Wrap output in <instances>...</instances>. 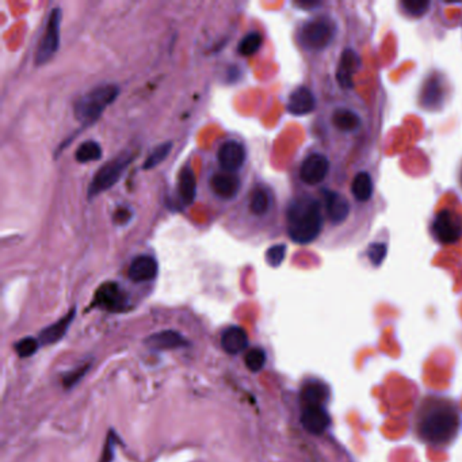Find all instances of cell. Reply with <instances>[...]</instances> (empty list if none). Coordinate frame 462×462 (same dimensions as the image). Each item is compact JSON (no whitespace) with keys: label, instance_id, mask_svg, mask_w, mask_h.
<instances>
[{"label":"cell","instance_id":"ba28073f","mask_svg":"<svg viewBox=\"0 0 462 462\" xmlns=\"http://www.w3.org/2000/svg\"><path fill=\"white\" fill-rule=\"evenodd\" d=\"M322 204H323L324 216L333 227L344 224L351 216V204L343 192L322 188Z\"/></svg>","mask_w":462,"mask_h":462},{"label":"cell","instance_id":"8fae6325","mask_svg":"<svg viewBox=\"0 0 462 462\" xmlns=\"http://www.w3.org/2000/svg\"><path fill=\"white\" fill-rule=\"evenodd\" d=\"M128 304V297L122 287L116 282L100 285L94 297V305L109 312H120Z\"/></svg>","mask_w":462,"mask_h":462},{"label":"cell","instance_id":"d4e9b609","mask_svg":"<svg viewBox=\"0 0 462 462\" xmlns=\"http://www.w3.org/2000/svg\"><path fill=\"white\" fill-rule=\"evenodd\" d=\"M171 148H173V142H163V144L157 145L149 153V156L145 159L142 168L144 170H151V168H155L156 166H159L160 163H163L167 159V156L170 155Z\"/></svg>","mask_w":462,"mask_h":462},{"label":"cell","instance_id":"e0dca14e","mask_svg":"<svg viewBox=\"0 0 462 462\" xmlns=\"http://www.w3.org/2000/svg\"><path fill=\"white\" fill-rule=\"evenodd\" d=\"M361 65V60L358 57V54L355 52H353L351 49L344 50V53L342 54V60H340V65L338 68L336 72V78L339 85L343 89H351L353 87V78L354 74L357 72V69Z\"/></svg>","mask_w":462,"mask_h":462},{"label":"cell","instance_id":"484cf974","mask_svg":"<svg viewBox=\"0 0 462 462\" xmlns=\"http://www.w3.org/2000/svg\"><path fill=\"white\" fill-rule=\"evenodd\" d=\"M262 47V36L258 32H252L248 33L239 44V53L241 56H252L255 54L259 47Z\"/></svg>","mask_w":462,"mask_h":462},{"label":"cell","instance_id":"44dd1931","mask_svg":"<svg viewBox=\"0 0 462 462\" xmlns=\"http://www.w3.org/2000/svg\"><path fill=\"white\" fill-rule=\"evenodd\" d=\"M178 194L181 201L185 205H191L195 199L197 195V181L192 170L186 166L185 168L179 174V181H178Z\"/></svg>","mask_w":462,"mask_h":462},{"label":"cell","instance_id":"7402d4cb","mask_svg":"<svg viewBox=\"0 0 462 462\" xmlns=\"http://www.w3.org/2000/svg\"><path fill=\"white\" fill-rule=\"evenodd\" d=\"M74 318H75V309H72L67 316H64L57 323L52 324L50 327L45 328L40 335V343L52 344V343H56L57 340H60L65 335V332H67L69 324L72 323Z\"/></svg>","mask_w":462,"mask_h":462},{"label":"cell","instance_id":"8992f818","mask_svg":"<svg viewBox=\"0 0 462 462\" xmlns=\"http://www.w3.org/2000/svg\"><path fill=\"white\" fill-rule=\"evenodd\" d=\"M430 234L443 245L462 240V216L453 209H441L430 223Z\"/></svg>","mask_w":462,"mask_h":462},{"label":"cell","instance_id":"277c9868","mask_svg":"<svg viewBox=\"0 0 462 462\" xmlns=\"http://www.w3.org/2000/svg\"><path fill=\"white\" fill-rule=\"evenodd\" d=\"M120 94V89L116 85H104L95 87L91 91L83 95L75 103V117L85 125L95 122L104 109L111 104Z\"/></svg>","mask_w":462,"mask_h":462},{"label":"cell","instance_id":"1f68e13d","mask_svg":"<svg viewBox=\"0 0 462 462\" xmlns=\"http://www.w3.org/2000/svg\"><path fill=\"white\" fill-rule=\"evenodd\" d=\"M131 219V212L126 209H118L114 214V221L117 224H125Z\"/></svg>","mask_w":462,"mask_h":462},{"label":"cell","instance_id":"7a4b0ae2","mask_svg":"<svg viewBox=\"0 0 462 462\" xmlns=\"http://www.w3.org/2000/svg\"><path fill=\"white\" fill-rule=\"evenodd\" d=\"M324 220L322 199L314 195H298L287 205V234L297 244L315 241L323 231Z\"/></svg>","mask_w":462,"mask_h":462},{"label":"cell","instance_id":"ffe728a7","mask_svg":"<svg viewBox=\"0 0 462 462\" xmlns=\"http://www.w3.org/2000/svg\"><path fill=\"white\" fill-rule=\"evenodd\" d=\"M351 197L358 202H369L374 192V184L369 173L361 171L354 175L350 186Z\"/></svg>","mask_w":462,"mask_h":462},{"label":"cell","instance_id":"d6a6232c","mask_svg":"<svg viewBox=\"0 0 462 462\" xmlns=\"http://www.w3.org/2000/svg\"><path fill=\"white\" fill-rule=\"evenodd\" d=\"M459 182H460L462 188V164L460 166V173H459Z\"/></svg>","mask_w":462,"mask_h":462},{"label":"cell","instance_id":"f546056e","mask_svg":"<svg viewBox=\"0 0 462 462\" xmlns=\"http://www.w3.org/2000/svg\"><path fill=\"white\" fill-rule=\"evenodd\" d=\"M400 6L407 12V15L417 18V16H421L427 11V8L430 7V1H420V0H417V1H403V3H400Z\"/></svg>","mask_w":462,"mask_h":462},{"label":"cell","instance_id":"f1b7e54d","mask_svg":"<svg viewBox=\"0 0 462 462\" xmlns=\"http://www.w3.org/2000/svg\"><path fill=\"white\" fill-rule=\"evenodd\" d=\"M285 255H286V245L285 244H277V245H273L267 250L266 261L270 266L278 267L283 262Z\"/></svg>","mask_w":462,"mask_h":462},{"label":"cell","instance_id":"52a82bcc","mask_svg":"<svg viewBox=\"0 0 462 462\" xmlns=\"http://www.w3.org/2000/svg\"><path fill=\"white\" fill-rule=\"evenodd\" d=\"M132 160L133 156L131 153H124L102 166L94 177L93 182L89 188V195L95 197L102 191L116 185Z\"/></svg>","mask_w":462,"mask_h":462},{"label":"cell","instance_id":"83f0119b","mask_svg":"<svg viewBox=\"0 0 462 462\" xmlns=\"http://www.w3.org/2000/svg\"><path fill=\"white\" fill-rule=\"evenodd\" d=\"M40 347V340L34 338H23L15 344V351L18 353L19 357L28 358L32 357Z\"/></svg>","mask_w":462,"mask_h":462},{"label":"cell","instance_id":"d6986e66","mask_svg":"<svg viewBox=\"0 0 462 462\" xmlns=\"http://www.w3.org/2000/svg\"><path fill=\"white\" fill-rule=\"evenodd\" d=\"M248 335L247 332L237 325L228 327L221 335V346L228 354H239L248 347Z\"/></svg>","mask_w":462,"mask_h":462},{"label":"cell","instance_id":"9c48e42d","mask_svg":"<svg viewBox=\"0 0 462 462\" xmlns=\"http://www.w3.org/2000/svg\"><path fill=\"white\" fill-rule=\"evenodd\" d=\"M60 21H61V11L60 8H54L50 12L47 19L45 33L38 44L36 52V64L44 65L57 52L60 44Z\"/></svg>","mask_w":462,"mask_h":462},{"label":"cell","instance_id":"4fadbf2b","mask_svg":"<svg viewBox=\"0 0 462 462\" xmlns=\"http://www.w3.org/2000/svg\"><path fill=\"white\" fill-rule=\"evenodd\" d=\"M245 157H247V152H245L244 145L236 140L226 141L220 146L219 153H217V159H219L221 168L228 173H234L240 170L244 166Z\"/></svg>","mask_w":462,"mask_h":462},{"label":"cell","instance_id":"5b68a950","mask_svg":"<svg viewBox=\"0 0 462 462\" xmlns=\"http://www.w3.org/2000/svg\"><path fill=\"white\" fill-rule=\"evenodd\" d=\"M336 34L335 22L325 15L309 19L300 30V43L308 50L320 52L328 47Z\"/></svg>","mask_w":462,"mask_h":462},{"label":"cell","instance_id":"2e32d148","mask_svg":"<svg viewBox=\"0 0 462 462\" xmlns=\"http://www.w3.org/2000/svg\"><path fill=\"white\" fill-rule=\"evenodd\" d=\"M210 187L217 197L223 199H232L240 190V179L233 173H219L212 177Z\"/></svg>","mask_w":462,"mask_h":462},{"label":"cell","instance_id":"5bb4252c","mask_svg":"<svg viewBox=\"0 0 462 462\" xmlns=\"http://www.w3.org/2000/svg\"><path fill=\"white\" fill-rule=\"evenodd\" d=\"M287 111L293 116H307L316 107L315 95L308 87H297L289 95Z\"/></svg>","mask_w":462,"mask_h":462},{"label":"cell","instance_id":"ac0fdd59","mask_svg":"<svg viewBox=\"0 0 462 462\" xmlns=\"http://www.w3.org/2000/svg\"><path fill=\"white\" fill-rule=\"evenodd\" d=\"M146 344L155 350H175L185 347L188 343L185 336L181 335L179 332L167 329L149 336L146 339Z\"/></svg>","mask_w":462,"mask_h":462},{"label":"cell","instance_id":"cb8c5ba5","mask_svg":"<svg viewBox=\"0 0 462 462\" xmlns=\"http://www.w3.org/2000/svg\"><path fill=\"white\" fill-rule=\"evenodd\" d=\"M102 157V148L96 141H86L79 145L75 153V159L79 163H90V162H96Z\"/></svg>","mask_w":462,"mask_h":462},{"label":"cell","instance_id":"3957f363","mask_svg":"<svg viewBox=\"0 0 462 462\" xmlns=\"http://www.w3.org/2000/svg\"><path fill=\"white\" fill-rule=\"evenodd\" d=\"M329 402V388L320 380H308L301 389V423L304 428L312 434H322L329 423L331 417L327 411Z\"/></svg>","mask_w":462,"mask_h":462},{"label":"cell","instance_id":"30bf717a","mask_svg":"<svg viewBox=\"0 0 462 462\" xmlns=\"http://www.w3.org/2000/svg\"><path fill=\"white\" fill-rule=\"evenodd\" d=\"M329 160L328 157L320 153V152H314L309 153L301 163L298 175L301 182H304L308 186H318L324 182L329 173Z\"/></svg>","mask_w":462,"mask_h":462},{"label":"cell","instance_id":"4316f807","mask_svg":"<svg viewBox=\"0 0 462 462\" xmlns=\"http://www.w3.org/2000/svg\"><path fill=\"white\" fill-rule=\"evenodd\" d=\"M244 362L247 365V368L256 373L261 369H263L265 364H266V354L262 349L259 347H254V349H250L244 357Z\"/></svg>","mask_w":462,"mask_h":462},{"label":"cell","instance_id":"6da1fadb","mask_svg":"<svg viewBox=\"0 0 462 462\" xmlns=\"http://www.w3.org/2000/svg\"><path fill=\"white\" fill-rule=\"evenodd\" d=\"M459 404L446 396H424L412 416V430L419 442L432 450H445L461 431Z\"/></svg>","mask_w":462,"mask_h":462},{"label":"cell","instance_id":"603a6c76","mask_svg":"<svg viewBox=\"0 0 462 462\" xmlns=\"http://www.w3.org/2000/svg\"><path fill=\"white\" fill-rule=\"evenodd\" d=\"M250 209L255 216H263L270 209V192L265 187H255L251 194Z\"/></svg>","mask_w":462,"mask_h":462},{"label":"cell","instance_id":"7c38bea8","mask_svg":"<svg viewBox=\"0 0 462 462\" xmlns=\"http://www.w3.org/2000/svg\"><path fill=\"white\" fill-rule=\"evenodd\" d=\"M331 125L339 135L351 136L364 126V120L358 111L351 107L339 106L331 113Z\"/></svg>","mask_w":462,"mask_h":462},{"label":"cell","instance_id":"9a60e30c","mask_svg":"<svg viewBox=\"0 0 462 462\" xmlns=\"http://www.w3.org/2000/svg\"><path fill=\"white\" fill-rule=\"evenodd\" d=\"M157 270H159V266L153 256L139 255L132 261L128 276L135 282H146V280H152L157 276Z\"/></svg>","mask_w":462,"mask_h":462},{"label":"cell","instance_id":"4dcf8cb0","mask_svg":"<svg viewBox=\"0 0 462 462\" xmlns=\"http://www.w3.org/2000/svg\"><path fill=\"white\" fill-rule=\"evenodd\" d=\"M369 259L374 266H380L386 255V245L384 243H374L369 247Z\"/></svg>","mask_w":462,"mask_h":462}]
</instances>
